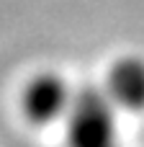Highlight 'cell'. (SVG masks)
Masks as SVG:
<instances>
[{"instance_id":"cell-1","label":"cell","mask_w":144,"mask_h":147,"mask_svg":"<svg viewBox=\"0 0 144 147\" xmlns=\"http://www.w3.org/2000/svg\"><path fill=\"white\" fill-rule=\"evenodd\" d=\"M64 132L67 147H121L119 111L100 88H77Z\"/></svg>"},{"instance_id":"cell-2","label":"cell","mask_w":144,"mask_h":147,"mask_svg":"<svg viewBox=\"0 0 144 147\" xmlns=\"http://www.w3.org/2000/svg\"><path fill=\"white\" fill-rule=\"evenodd\" d=\"M77 88H72L62 75L57 72H41L31 78L21 93V111L23 116L36 127H49L57 121H64Z\"/></svg>"},{"instance_id":"cell-3","label":"cell","mask_w":144,"mask_h":147,"mask_svg":"<svg viewBox=\"0 0 144 147\" xmlns=\"http://www.w3.org/2000/svg\"><path fill=\"white\" fill-rule=\"evenodd\" d=\"M100 90L116 106L119 114L121 111L124 114L144 111V59L139 57L116 59L108 67Z\"/></svg>"}]
</instances>
